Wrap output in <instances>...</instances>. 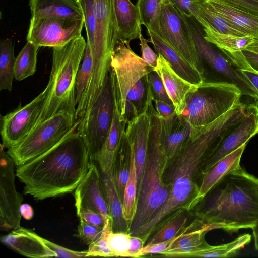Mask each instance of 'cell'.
<instances>
[{"mask_svg": "<svg viewBox=\"0 0 258 258\" xmlns=\"http://www.w3.org/2000/svg\"><path fill=\"white\" fill-rule=\"evenodd\" d=\"M242 117L241 111L234 107L209 124L192 126L189 137L178 152L168 160L163 180L171 187L172 190L166 203L137 236L146 242L158 226L175 212H188L196 208L206 160Z\"/></svg>", "mask_w": 258, "mask_h": 258, "instance_id": "6da1fadb", "label": "cell"}, {"mask_svg": "<svg viewBox=\"0 0 258 258\" xmlns=\"http://www.w3.org/2000/svg\"><path fill=\"white\" fill-rule=\"evenodd\" d=\"M90 164L86 145L76 130L45 152L17 166L16 176L24 184L25 195L42 200L75 191Z\"/></svg>", "mask_w": 258, "mask_h": 258, "instance_id": "7a4b0ae2", "label": "cell"}, {"mask_svg": "<svg viewBox=\"0 0 258 258\" xmlns=\"http://www.w3.org/2000/svg\"><path fill=\"white\" fill-rule=\"evenodd\" d=\"M209 231L252 228L258 220V178L241 166L226 175L196 207Z\"/></svg>", "mask_w": 258, "mask_h": 258, "instance_id": "3957f363", "label": "cell"}, {"mask_svg": "<svg viewBox=\"0 0 258 258\" xmlns=\"http://www.w3.org/2000/svg\"><path fill=\"white\" fill-rule=\"evenodd\" d=\"M148 110L151 126L147 156L137 189L136 211L128 232L135 236L160 212L172 190L163 180L168 158L164 147L162 119L153 106L152 97L148 99Z\"/></svg>", "mask_w": 258, "mask_h": 258, "instance_id": "277c9868", "label": "cell"}, {"mask_svg": "<svg viewBox=\"0 0 258 258\" xmlns=\"http://www.w3.org/2000/svg\"><path fill=\"white\" fill-rule=\"evenodd\" d=\"M86 45L87 42L81 36L63 45L52 48L49 80L45 88L42 107L33 128L59 112L76 114V79Z\"/></svg>", "mask_w": 258, "mask_h": 258, "instance_id": "5b68a950", "label": "cell"}, {"mask_svg": "<svg viewBox=\"0 0 258 258\" xmlns=\"http://www.w3.org/2000/svg\"><path fill=\"white\" fill-rule=\"evenodd\" d=\"M94 10L96 36L94 45L90 47L92 68L86 96V101L89 104H93L97 100L103 88L118 39L113 0H94Z\"/></svg>", "mask_w": 258, "mask_h": 258, "instance_id": "8992f818", "label": "cell"}, {"mask_svg": "<svg viewBox=\"0 0 258 258\" xmlns=\"http://www.w3.org/2000/svg\"><path fill=\"white\" fill-rule=\"evenodd\" d=\"M241 96L234 85L203 82L187 94L181 115L192 126H204L234 107Z\"/></svg>", "mask_w": 258, "mask_h": 258, "instance_id": "52a82bcc", "label": "cell"}, {"mask_svg": "<svg viewBox=\"0 0 258 258\" xmlns=\"http://www.w3.org/2000/svg\"><path fill=\"white\" fill-rule=\"evenodd\" d=\"M204 69V82L230 84L236 86L242 95L258 100V92L237 67L215 45L207 41L193 17L187 18Z\"/></svg>", "mask_w": 258, "mask_h": 258, "instance_id": "ba28073f", "label": "cell"}, {"mask_svg": "<svg viewBox=\"0 0 258 258\" xmlns=\"http://www.w3.org/2000/svg\"><path fill=\"white\" fill-rule=\"evenodd\" d=\"M80 121L76 114L61 111L34 128L17 145L7 153L17 166L45 152L77 130Z\"/></svg>", "mask_w": 258, "mask_h": 258, "instance_id": "9c48e42d", "label": "cell"}, {"mask_svg": "<svg viewBox=\"0 0 258 258\" xmlns=\"http://www.w3.org/2000/svg\"><path fill=\"white\" fill-rule=\"evenodd\" d=\"M114 111V96L109 73L99 97L77 128L86 145L90 161L97 163L111 127Z\"/></svg>", "mask_w": 258, "mask_h": 258, "instance_id": "30bf717a", "label": "cell"}, {"mask_svg": "<svg viewBox=\"0 0 258 258\" xmlns=\"http://www.w3.org/2000/svg\"><path fill=\"white\" fill-rule=\"evenodd\" d=\"M160 24L162 38L204 78L203 64L197 50L188 18L169 0L162 1Z\"/></svg>", "mask_w": 258, "mask_h": 258, "instance_id": "8fae6325", "label": "cell"}, {"mask_svg": "<svg viewBox=\"0 0 258 258\" xmlns=\"http://www.w3.org/2000/svg\"><path fill=\"white\" fill-rule=\"evenodd\" d=\"M84 19L60 16L31 17L27 42L39 47L63 45L81 36Z\"/></svg>", "mask_w": 258, "mask_h": 258, "instance_id": "7c38bea8", "label": "cell"}, {"mask_svg": "<svg viewBox=\"0 0 258 258\" xmlns=\"http://www.w3.org/2000/svg\"><path fill=\"white\" fill-rule=\"evenodd\" d=\"M116 79L121 122L124 121L125 102L133 86L142 78L154 69L131 48L130 44L118 41L113 51L110 62Z\"/></svg>", "mask_w": 258, "mask_h": 258, "instance_id": "4fadbf2b", "label": "cell"}, {"mask_svg": "<svg viewBox=\"0 0 258 258\" xmlns=\"http://www.w3.org/2000/svg\"><path fill=\"white\" fill-rule=\"evenodd\" d=\"M0 157V227L2 230H14L20 227L23 197L15 187V164L1 144Z\"/></svg>", "mask_w": 258, "mask_h": 258, "instance_id": "5bb4252c", "label": "cell"}, {"mask_svg": "<svg viewBox=\"0 0 258 258\" xmlns=\"http://www.w3.org/2000/svg\"><path fill=\"white\" fill-rule=\"evenodd\" d=\"M46 89L31 102L1 116V134L4 148L19 144L32 130L40 115Z\"/></svg>", "mask_w": 258, "mask_h": 258, "instance_id": "9a60e30c", "label": "cell"}, {"mask_svg": "<svg viewBox=\"0 0 258 258\" xmlns=\"http://www.w3.org/2000/svg\"><path fill=\"white\" fill-rule=\"evenodd\" d=\"M258 133V106L250 104L245 117L223 138L216 149L206 160L203 173L220 160L234 151Z\"/></svg>", "mask_w": 258, "mask_h": 258, "instance_id": "2e32d148", "label": "cell"}, {"mask_svg": "<svg viewBox=\"0 0 258 258\" xmlns=\"http://www.w3.org/2000/svg\"><path fill=\"white\" fill-rule=\"evenodd\" d=\"M95 163L90 161L88 171L75 190V205L76 210L87 208L100 213L106 222L111 217L102 190L100 169Z\"/></svg>", "mask_w": 258, "mask_h": 258, "instance_id": "e0dca14e", "label": "cell"}, {"mask_svg": "<svg viewBox=\"0 0 258 258\" xmlns=\"http://www.w3.org/2000/svg\"><path fill=\"white\" fill-rule=\"evenodd\" d=\"M151 118L148 101L144 111L135 119L127 123L125 133L132 143L135 154L137 177V189L140 185L147 156Z\"/></svg>", "mask_w": 258, "mask_h": 258, "instance_id": "ac0fdd59", "label": "cell"}, {"mask_svg": "<svg viewBox=\"0 0 258 258\" xmlns=\"http://www.w3.org/2000/svg\"><path fill=\"white\" fill-rule=\"evenodd\" d=\"M158 55L157 64L154 71L161 78L167 93L175 106V112L180 115L185 108L187 94L194 90L198 85L182 78L162 55Z\"/></svg>", "mask_w": 258, "mask_h": 258, "instance_id": "d6986e66", "label": "cell"}, {"mask_svg": "<svg viewBox=\"0 0 258 258\" xmlns=\"http://www.w3.org/2000/svg\"><path fill=\"white\" fill-rule=\"evenodd\" d=\"M2 243L20 254L29 257H56L44 242L43 238L30 229L20 227L1 238Z\"/></svg>", "mask_w": 258, "mask_h": 258, "instance_id": "ffe728a7", "label": "cell"}, {"mask_svg": "<svg viewBox=\"0 0 258 258\" xmlns=\"http://www.w3.org/2000/svg\"><path fill=\"white\" fill-rule=\"evenodd\" d=\"M114 100V111L109 133L101 150L97 163L99 169L109 173L112 165L120 147L121 138L125 131L126 122L120 121L117 88L115 79L111 78Z\"/></svg>", "mask_w": 258, "mask_h": 258, "instance_id": "44dd1931", "label": "cell"}, {"mask_svg": "<svg viewBox=\"0 0 258 258\" xmlns=\"http://www.w3.org/2000/svg\"><path fill=\"white\" fill-rule=\"evenodd\" d=\"M208 232L206 225L197 218L159 254L168 257H182L185 253L207 245L205 236Z\"/></svg>", "mask_w": 258, "mask_h": 258, "instance_id": "7402d4cb", "label": "cell"}, {"mask_svg": "<svg viewBox=\"0 0 258 258\" xmlns=\"http://www.w3.org/2000/svg\"><path fill=\"white\" fill-rule=\"evenodd\" d=\"M148 33L149 42L152 43L157 54L162 55L177 74L196 85L204 82V78L198 71L168 42L152 31H148Z\"/></svg>", "mask_w": 258, "mask_h": 258, "instance_id": "603a6c76", "label": "cell"}, {"mask_svg": "<svg viewBox=\"0 0 258 258\" xmlns=\"http://www.w3.org/2000/svg\"><path fill=\"white\" fill-rule=\"evenodd\" d=\"M113 3L118 30V41L130 44L131 41L142 35L139 10L130 0H113Z\"/></svg>", "mask_w": 258, "mask_h": 258, "instance_id": "cb8c5ba5", "label": "cell"}, {"mask_svg": "<svg viewBox=\"0 0 258 258\" xmlns=\"http://www.w3.org/2000/svg\"><path fill=\"white\" fill-rule=\"evenodd\" d=\"M246 145H242L220 160L204 174L197 199L198 205L226 175L241 166L240 162Z\"/></svg>", "mask_w": 258, "mask_h": 258, "instance_id": "d4e9b609", "label": "cell"}, {"mask_svg": "<svg viewBox=\"0 0 258 258\" xmlns=\"http://www.w3.org/2000/svg\"><path fill=\"white\" fill-rule=\"evenodd\" d=\"M161 119L165 152L169 159L178 152L189 137L192 126L176 112L170 116Z\"/></svg>", "mask_w": 258, "mask_h": 258, "instance_id": "484cf974", "label": "cell"}, {"mask_svg": "<svg viewBox=\"0 0 258 258\" xmlns=\"http://www.w3.org/2000/svg\"><path fill=\"white\" fill-rule=\"evenodd\" d=\"M31 17L60 16L84 19L78 0H29Z\"/></svg>", "mask_w": 258, "mask_h": 258, "instance_id": "4316f807", "label": "cell"}, {"mask_svg": "<svg viewBox=\"0 0 258 258\" xmlns=\"http://www.w3.org/2000/svg\"><path fill=\"white\" fill-rule=\"evenodd\" d=\"M229 23L258 42V17L230 6L219 0H204Z\"/></svg>", "mask_w": 258, "mask_h": 258, "instance_id": "83f0119b", "label": "cell"}, {"mask_svg": "<svg viewBox=\"0 0 258 258\" xmlns=\"http://www.w3.org/2000/svg\"><path fill=\"white\" fill-rule=\"evenodd\" d=\"M191 12L194 19L202 27H208L221 33L237 36H247L229 23L204 0H194Z\"/></svg>", "mask_w": 258, "mask_h": 258, "instance_id": "f1b7e54d", "label": "cell"}, {"mask_svg": "<svg viewBox=\"0 0 258 258\" xmlns=\"http://www.w3.org/2000/svg\"><path fill=\"white\" fill-rule=\"evenodd\" d=\"M100 171L102 190L111 217L112 230L114 232L128 233L130 225L124 217L122 203L118 196L110 173Z\"/></svg>", "mask_w": 258, "mask_h": 258, "instance_id": "f546056e", "label": "cell"}, {"mask_svg": "<svg viewBox=\"0 0 258 258\" xmlns=\"http://www.w3.org/2000/svg\"><path fill=\"white\" fill-rule=\"evenodd\" d=\"M131 160V146L124 132L121 138L119 149L109 172L118 196L122 203L123 200L125 186L130 177Z\"/></svg>", "mask_w": 258, "mask_h": 258, "instance_id": "4dcf8cb0", "label": "cell"}, {"mask_svg": "<svg viewBox=\"0 0 258 258\" xmlns=\"http://www.w3.org/2000/svg\"><path fill=\"white\" fill-rule=\"evenodd\" d=\"M251 235L246 233L239 235L229 243L207 246L184 254L182 257H231L237 255L240 250L250 243Z\"/></svg>", "mask_w": 258, "mask_h": 258, "instance_id": "1f68e13d", "label": "cell"}, {"mask_svg": "<svg viewBox=\"0 0 258 258\" xmlns=\"http://www.w3.org/2000/svg\"><path fill=\"white\" fill-rule=\"evenodd\" d=\"M202 28L205 39L223 53L241 51L256 42L254 38L249 36H237L221 33L208 27Z\"/></svg>", "mask_w": 258, "mask_h": 258, "instance_id": "d6a6232c", "label": "cell"}, {"mask_svg": "<svg viewBox=\"0 0 258 258\" xmlns=\"http://www.w3.org/2000/svg\"><path fill=\"white\" fill-rule=\"evenodd\" d=\"M92 68L90 48L87 43L83 58L78 70L75 82L76 112L78 120L82 111L89 85Z\"/></svg>", "mask_w": 258, "mask_h": 258, "instance_id": "836d02e7", "label": "cell"}, {"mask_svg": "<svg viewBox=\"0 0 258 258\" xmlns=\"http://www.w3.org/2000/svg\"><path fill=\"white\" fill-rule=\"evenodd\" d=\"M184 210H179L164 221L152 235L148 244H155L172 239L182 232L186 227L187 216Z\"/></svg>", "mask_w": 258, "mask_h": 258, "instance_id": "e575fe53", "label": "cell"}, {"mask_svg": "<svg viewBox=\"0 0 258 258\" xmlns=\"http://www.w3.org/2000/svg\"><path fill=\"white\" fill-rule=\"evenodd\" d=\"M14 45L10 39L2 40L0 43V90L11 91L15 78Z\"/></svg>", "mask_w": 258, "mask_h": 258, "instance_id": "d590c367", "label": "cell"}, {"mask_svg": "<svg viewBox=\"0 0 258 258\" xmlns=\"http://www.w3.org/2000/svg\"><path fill=\"white\" fill-rule=\"evenodd\" d=\"M128 141L131 150V169L129 179L125 188L122 206L124 217L130 228L137 208V177L134 148L132 143Z\"/></svg>", "mask_w": 258, "mask_h": 258, "instance_id": "8d00e7d4", "label": "cell"}, {"mask_svg": "<svg viewBox=\"0 0 258 258\" xmlns=\"http://www.w3.org/2000/svg\"><path fill=\"white\" fill-rule=\"evenodd\" d=\"M39 48L38 46L27 42L20 51L15 63V79L16 80H23L35 73Z\"/></svg>", "mask_w": 258, "mask_h": 258, "instance_id": "74e56055", "label": "cell"}, {"mask_svg": "<svg viewBox=\"0 0 258 258\" xmlns=\"http://www.w3.org/2000/svg\"><path fill=\"white\" fill-rule=\"evenodd\" d=\"M163 0H137L136 6L139 10L141 22L147 28L162 38L160 16Z\"/></svg>", "mask_w": 258, "mask_h": 258, "instance_id": "f35d334b", "label": "cell"}, {"mask_svg": "<svg viewBox=\"0 0 258 258\" xmlns=\"http://www.w3.org/2000/svg\"><path fill=\"white\" fill-rule=\"evenodd\" d=\"M150 83L148 75L140 79L130 90L126 99L132 101L137 109L138 115L147 104Z\"/></svg>", "mask_w": 258, "mask_h": 258, "instance_id": "ab89813d", "label": "cell"}, {"mask_svg": "<svg viewBox=\"0 0 258 258\" xmlns=\"http://www.w3.org/2000/svg\"><path fill=\"white\" fill-rule=\"evenodd\" d=\"M112 230L111 221L108 219L103 227L101 237L89 245L86 257H114L113 253L107 241V236Z\"/></svg>", "mask_w": 258, "mask_h": 258, "instance_id": "60d3db41", "label": "cell"}, {"mask_svg": "<svg viewBox=\"0 0 258 258\" xmlns=\"http://www.w3.org/2000/svg\"><path fill=\"white\" fill-rule=\"evenodd\" d=\"M131 235L128 232H114L111 231L107 236V241L114 257H128Z\"/></svg>", "mask_w": 258, "mask_h": 258, "instance_id": "b9f144b4", "label": "cell"}, {"mask_svg": "<svg viewBox=\"0 0 258 258\" xmlns=\"http://www.w3.org/2000/svg\"><path fill=\"white\" fill-rule=\"evenodd\" d=\"M239 69H247L258 73V53L246 49L227 54Z\"/></svg>", "mask_w": 258, "mask_h": 258, "instance_id": "7bdbcfd3", "label": "cell"}, {"mask_svg": "<svg viewBox=\"0 0 258 258\" xmlns=\"http://www.w3.org/2000/svg\"><path fill=\"white\" fill-rule=\"evenodd\" d=\"M103 230V227L90 224L80 220L78 227V236L89 245L101 237Z\"/></svg>", "mask_w": 258, "mask_h": 258, "instance_id": "ee69618b", "label": "cell"}, {"mask_svg": "<svg viewBox=\"0 0 258 258\" xmlns=\"http://www.w3.org/2000/svg\"><path fill=\"white\" fill-rule=\"evenodd\" d=\"M148 77L153 98L168 103H173L158 74L153 71L148 74Z\"/></svg>", "mask_w": 258, "mask_h": 258, "instance_id": "f6af8a7d", "label": "cell"}, {"mask_svg": "<svg viewBox=\"0 0 258 258\" xmlns=\"http://www.w3.org/2000/svg\"><path fill=\"white\" fill-rule=\"evenodd\" d=\"M77 214L80 220L88 224L103 227L105 221L101 214L87 208L76 210Z\"/></svg>", "mask_w": 258, "mask_h": 258, "instance_id": "bcb514c9", "label": "cell"}, {"mask_svg": "<svg viewBox=\"0 0 258 258\" xmlns=\"http://www.w3.org/2000/svg\"><path fill=\"white\" fill-rule=\"evenodd\" d=\"M230 6L258 17V0H219Z\"/></svg>", "mask_w": 258, "mask_h": 258, "instance_id": "7dc6e473", "label": "cell"}, {"mask_svg": "<svg viewBox=\"0 0 258 258\" xmlns=\"http://www.w3.org/2000/svg\"><path fill=\"white\" fill-rule=\"evenodd\" d=\"M43 241L49 248L56 253V257H86L87 253V250L78 251L67 249L44 238H43Z\"/></svg>", "mask_w": 258, "mask_h": 258, "instance_id": "c3c4849f", "label": "cell"}, {"mask_svg": "<svg viewBox=\"0 0 258 258\" xmlns=\"http://www.w3.org/2000/svg\"><path fill=\"white\" fill-rule=\"evenodd\" d=\"M142 58L147 64L154 69L157 64L158 55L156 54L148 44V41L141 35L139 38Z\"/></svg>", "mask_w": 258, "mask_h": 258, "instance_id": "681fc988", "label": "cell"}, {"mask_svg": "<svg viewBox=\"0 0 258 258\" xmlns=\"http://www.w3.org/2000/svg\"><path fill=\"white\" fill-rule=\"evenodd\" d=\"M177 236L169 240L155 244H147L144 246L139 253V257L149 254H159L164 251L166 247L176 239Z\"/></svg>", "mask_w": 258, "mask_h": 258, "instance_id": "f907efd6", "label": "cell"}, {"mask_svg": "<svg viewBox=\"0 0 258 258\" xmlns=\"http://www.w3.org/2000/svg\"><path fill=\"white\" fill-rule=\"evenodd\" d=\"M156 111L161 118H167L175 112V108L173 103H168L164 101L153 98Z\"/></svg>", "mask_w": 258, "mask_h": 258, "instance_id": "816d5d0a", "label": "cell"}, {"mask_svg": "<svg viewBox=\"0 0 258 258\" xmlns=\"http://www.w3.org/2000/svg\"><path fill=\"white\" fill-rule=\"evenodd\" d=\"M145 243V242L141 238L131 235L128 257H139V253Z\"/></svg>", "mask_w": 258, "mask_h": 258, "instance_id": "f5cc1de1", "label": "cell"}, {"mask_svg": "<svg viewBox=\"0 0 258 258\" xmlns=\"http://www.w3.org/2000/svg\"><path fill=\"white\" fill-rule=\"evenodd\" d=\"M187 18L192 17L191 12L194 0H169Z\"/></svg>", "mask_w": 258, "mask_h": 258, "instance_id": "db71d44e", "label": "cell"}, {"mask_svg": "<svg viewBox=\"0 0 258 258\" xmlns=\"http://www.w3.org/2000/svg\"><path fill=\"white\" fill-rule=\"evenodd\" d=\"M138 115L137 109L133 102L129 99H126L123 116L124 120L127 123L128 121L135 119Z\"/></svg>", "mask_w": 258, "mask_h": 258, "instance_id": "11a10c76", "label": "cell"}, {"mask_svg": "<svg viewBox=\"0 0 258 258\" xmlns=\"http://www.w3.org/2000/svg\"><path fill=\"white\" fill-rule=\"evenodd\" d=\"M240 70L258 92V73L250 70Z\"/></svg>", "mask_w": 258, "mask_h": 258, "instance_id": "9f6ffc18", "label": "cell"}, {"mask_svg": "<svg viewBox=\"0 0 258 258\" xmlns=\"http://www.w3.org/2000/svg\"><path fill=\"white\" fill-rule=\"evenodd\" d=\"M20 212L21 216L26 220H30L33 217L34 212L33 208L29 204H22L20 208Z\"/></svg>", "mask_w": 258, "mask_h": 258, "instance_id": "6f0895ef", "label": "cell"}, {"mask_svg": "<svg viewBox=\"0 0 258 258\" xmlns=\"http://www.w3.org/2000/svg\"><path fill=\"white\" fill-rule=\"evenodd\" d=\"M252 229L254 241V247L256 250H258V220Z\"/></svg>", "mask_w": 258, "mask_h": 258, "instance_id": "680465c9", "label": "cell"}, {"mask_svg": "<svg viewBox=\"0 0 258 258\" xmlns=\"http://www.w3.org/2000/svg\"><path fill=\"white\" fill-rule=\"evenodd\" d=\"M246 49L258 53V44L254 43L248 46Z\"/></svg>", "mask_w": 258, "mask_h": 258, "instance_id": "91938a15", "label": "cell"}, {"mask_svg": "<svg viewBox=\"0 0 258 258\" xmlns=\"http://www.w3.org/2000/svg\"><path fill=\"white\" fill-rule=\"evenodd\" d=\"M255 43L258 44V42H255Z\"/></svg>", "mask_w": 258, "mask_h": 258, "instance_id": "94428289", "label": "cell"}, {"mask_svg": "<svg viewBox=\"0 0 258 258\" xmlns=\"http://www.w3.org/2000/svg\"><path fill=\"white\" fill-rule=\"evenodd\" d=\"M78 1H79L80 0H78Z\"/></svg>", "mask_w": 258, "mask_h": 258, "instance_id": "6125c7cd", "label": "cell"}]
</instances>
